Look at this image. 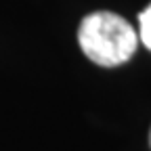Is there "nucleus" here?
Returning <instances> with one entry per match:
<instances>
[{
    "mask_svg": "<svg viewBox=\"0 0 151 151\" xmlns=\"http://www.w3.org/2000/svg\"><path fill=\"white\" fill-rule=\"evenodd\" d=\"M82 52L101 67L126 63L137 50L139 34L124 17L109 11H94L82 19L78 27Z\"/></svg>",
    "mask_w": 151,
    "mask_h": 151,
    "instance_id": "nucleus-1",
    "label": "nucleus"
},
{
    "mask_svg": "<svg viewBox=\"0 0 151 151\" xmlns=\"http://www.w3.org/2000/svg\"><path fill=\"white\" fill-rule=\"evenodd\" d=\"M139 38L151 50V4L145 11H141V15H139Z\"/></svg>",
    "mask_w": 151,
    "mask_h": 151,
    "instance_id": "nucleus-2",
    "label": "nucleus"
},
{
    "mask_svg": "<svg viewBox=\"0 0 151 151\" xmlns=\"http://www.w3.org/2000/svg\"><path fill=\"white\" fill-rule=\"evenodd\" d=\"M149 145H151V132H149Z\"/></svg>",
    "mask_w": 151,
    "mask_h": 151,
    "instance_id": "nucleus-3",
    "label": "nucleus"
}]
</instances>
